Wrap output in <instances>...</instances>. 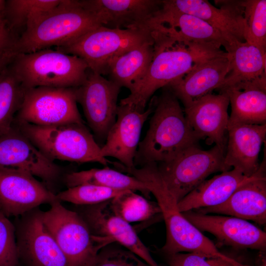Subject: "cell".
Masks as SVG:
<instances>
[{"label": "cell", "mask_w": 266, "mask_h": 266, "mask_svg": "<svg viewBox=\"0 0 266 266\" xmlns=\"http://www.w3.org/2000/svg\"><path fill=\"white\" fill-rule=\"evenodd\" d=\"M266 252L259 251L254 266H266Z\"/></svg>", "instance_id": "cell-41"}, {"label": "cell", "mask_w": 266, "mask_h": 266, "mask_svg": "<svg viewBox=\"0 0 266 266\" xmlns=\"http://www.w3.org/2000/svg\"><path fill=\"white\" fill-rule=\"evenodd\" d=\"M61 1V0H6L7 26L17 38L16 33L18 31L22 33L34 22L53 10Z\"/></svg>", "instance_id": "cell-31"}, {"label": "cell", "mask_w": 266, "mask_h": 266, "mask_svg": "<svg viewBox=\"0 0 266 266\" xmlns=\"http://www.w3.org/2000/svg\"><path fill=\"white\" fill-rule=\"evenodd\" d=\"M102 25L79 0H64L26 29L14 45L16 54L29 53L66 44Z\"/></svg>", "instance_id": "cell-4"}, {"label": "cell", "mask_w": 266, "mask_h": 266, "mask_svg": "<svg viewBox=\"0 0 266 266\" xmlns=\"http://www.w3.org/2000/svg\"><path fill=\"white\" fill-rule=\"evenodd\" d=\"M153 41L151 29H119L100 25L54 49L80 58L90 70L103 75L112 59Z\"/></svg>", "instance_id": "cell-7"}, {"label": "cell", "mask_w": 266, "mask_h": 266, "mask_svg": "<svg viewBox=\"0 0 266 266\" xmlns=\"http://www.w3.org/2000/svg\"><path fill=\"white\" fill-rule=\"evenodd\" d=\"M263 162L257 173L238 187L223 203L195 210L203 214H223L260 225L266 223V177Z\"/></svg>", "instance_id": "cell-22"}, {"label": "cell", "mask_w": 266, "mask_h": 266, "mask_svg": "<svg viewBox=\"0 0 266 266\" xmlns=\"http://www.w3.org/2000/svg\"><path fill=\"white\" fill-rule=\"evenodd\" d=\"M154 42H146L110 60L106 71L109 80L121 87L132 91L142 78L151 62Z\"/></svg>", "instance_id": "cell-28"}, {"label": "cell", "mask_w": 266, "mask_h": 266, "mask_svg": "<svg viewBox=\"0 0 266 266\" xmlns=\"http://www.w3.org/2000/svg\"><path fill=\"white\" fill-rule=\"evenodd\" d=\"M13 125L52 161L112 164L101 155V147L84 124L43 126L14 121Z\"/></svg>", "instance_id": "cell-5"}, {"label": "cell", "mask_w": 266, "mask_h": 266, "mask_svg": "<svg viewBox=\"0 0 266 266\" xmlns=\"http://www.w3.org/2000/svg\"><path fill=\"white\" fill-rule=\"evenodd\" d=\"M16 54L13 48L0 55V73L9 65Z\"/></svg>", "instance_id": "cell-39"}, {"label": "cell", "mask_w": 266, "mask_h": 266, "mask_svg": "<svg viewBox=\"0 0 266 266\" xmlns=\"http://www.w3.org/2000/svg\"><path fill=\"white\" fill-rule=\"evenodd\" d=\"M252 176L246 177L233 168L222 172L203 181L179 200L178 209L182 213L221 204Z\"/></svg>", "instance_id": "cell-25"}, {"label": "cell", "mask_w": 266, "mask_h": 266, "mask_svg": "<svg viewBox=\"0 0 266 266\" xmlns=\"http://www.w3.org/2000/svg\"><path fill=\"white\" fill-rule=\"evenodd\" d=\"M219 7L206 0H164L162 7L196 16L218 30L230 44L245 41L243 0H217Z\"/></svg>", "instance_id": "cell-17"}, {"label": "cell", "mask_w": 266, "mask_h": 266, "mask_svg": "<svg viewBox=\"0 0 266 266\" xmlns=\"http://www.w3.org/2000/svg\"><path fill=\"white\" fill-rule=\"evenodd\" d=\"M225 153L215 145L204 150L197 144L157 166L166 186L178 202L211 174L231 169L225 165Z\"/></svg>", "instance_id": "cell-9"}, {"label": "cell", "mask_w": 266, "mask_h": 266, "mask_svg": "<svg viewBox=\"0 0 266 266\" xmlns=\"http://www.w3.org/2000/svg\"><path fill=\"white\" fill-rule=\"evenodd\" d=\"M229 70L228 54L223 51L199 63L181 78L166 86L185 108L218 90Z\"/></svg>", "instance_id": "cell-21"}, {"label": "cell", "mask_w": 266, "mask_h": 266, "mask_svg": "<svg viewBox=\"0 0 266 266\" xmlns=\"http://www.w3.org/2000/svg\"><path fill=\"white\" fill-rule=\"evenodd\" d=\"M219 92L227 95L231 104L228 125L266 124V75Z\"/></svg>", "instance_id": "cell-24"}, {"label": "cell", "mask_w": 266, "mask_h": 266, "mask_svg": "<svg viewBox=\"0 0 266 266\" xmlns=\"http://www.w3.org/2000/svg\"><path fill=\"white\" fill-rule=\"evenodd\" d=\"M126 172L144 182L157 200L166 227V240L162 248L166 255L194 253L205 258L230 259L216 245L190 223L178 208V201L166 186L156 163L128 168Z\"/></svg>", "instance_id": "cell-3"}, {"label": "cell", "mask_w": 266, "mask_h": 266, "mask_svg": "<svg viewBox=\"0 0 266 266\" xmlns=\"http://www.w3.org/2000/svg\"><path fill=\"white\" fill-rule=\"evenodd\" d=\"M0 166L21 170L37 177L50 190L62 171L60 167L40 151L14 125L0 136Z\"/></svg>", "instance_id": "cell-13"}, {"label": "cell", "mask_w": 266, "mask_h": 266, "mask_svg": "<svg viewBox=\"0 0 266 266\" xmlns=\"http://www.w3.org/2000/svg\"><path fill=\"white\" fill-rule=\"evenodd\" d=\"M9 66L26 89L76 88L84 82L89 69L80 58L50 48L16 54Z\"/></svg>", "instance_id": "cell-6"}, {"label": "cell", "mask_w": 266, "mask_h": 266, "mask_svg": "<svg viewBox=\"0 0 266 266\" xmlns=\"http://www.w3.org/2000/svg\"><path fill=\"white\" fill-rule=\"evenodd\" d=\"M110 206L117 215L129 223L148 220L161 214L157 202L129 190L110 200Z\"/></svg>", "instance_id": "cell-32"}, {"label": "cell", "mask_w": 266, "mask_h": 266, "mask_svg": "<svg viewBox=\"0 0 266 266\" xmlns=\"http://www.w3.org/2000/svg\"><path fill=\"white\" fill-rule=\"evenodd\" d=\"M166 256L170 266H254L233 257L230 259L207 258L194 253H178Z\"/></svg>", "instance_id": "cell-37"}, {"label": "cell", "mask_w": 266, "mask_h": 266, "mask_svg": "<svg viewBox=\"0 0 266 266\" xmlns=\"http://www.w3.org/2000/svg\"><path fill=\"white\" fill-rule=\"evenodd\" d=\"M14 121L43 126L84 124L77 107L75 88L48 87L26 89Z\"/></svg>", "instance_id": "cell-10"}, {"label": "cell", "mask_w": 266, "mask_h": 266, "mask_svg": "<svg viewBox=\"0 0 266 266\" xmlns=\"http://www.w3.org/2000/svg\"><path fill=\"white\" fill-rule=\"evenodd\" d=\"M16 39L7 27H0V55L13 48Z\"/></svg>", "instance_id": "cell-38"}, {"label": "cell", "mask_w": 266, "mask_h": 266, "mask_svg": "<svg viewBox=\"0 0 266 266\" xmlns=\"http://www.w3.org/2000/svg\"><path fill=\"white\" fill-rule=\"evenodd\" d=\"M227 53L230 70L218 89L219 91L233 85L266 75V54L255 45L246 41H237L231 44Z\"/></svg>", "instance_id": "cell-27"}, {"label": "cell", "mask_w": 266, "mask_h": 266, "mask_svg": "<svg viewBox=\"0 0 266 266\" xmlns=\"http://www.w3.org/2000/svg\"><path fill=\"white\" fill-rule=\"evenodd\" d=\"M129 190H120L94 185H80L67 188L56 194L60 201L77 205H91L111 200Z\"/></svg>", "instance_id": "cell-34"}, {"label": "cell", "mask_w": 266, "mask_h": 266, "mask_svg": "<svg viewBox=\"0 0 266 266\" xmlns=\"http://www.w3.org/2000/svg\"><path fill=\"white\" fill-rule=\"evenodd\" d=\"M156 97L153 114L134 159L138 167L168 162L200 140L191 128L179 100L167 86Z\"/></svg>", "instance_id": "cell-2"}, {"label": "cell", "mask_w": 266, "mask_h": 266, "mask_svg": "<svg viewBox=\"0 0 266 266\" xmlns=\"http://www.w3.org/2000/svg\"><path fill=\"white\" fill-rule=\"evenodd\" d=\"M6 0H0V27L7 26L5 18Z\"/></svg>", "instance_id": "cell-40"}, {"label": "cell", "mask_w": 266, "mask_h": 266, "mask_svg": "<svg viewBox=\"0 0 266 266\" xmlns=\"http://www.w3.org/2000/svg\"><path fill=\"white\" fill-rule=\"evenodd\" d=\"M26 91L9 65L0 73V136L13 127Z\"/></svg>", "instance_id": "cell-30"}, {"label": "cell", "mask_w": 266, "mask_h": 266, "mask_svg": "<svg viewBox=\"0 0 266 266\" xmlns=\"http://www.w3.org/2000/svg\"><path fill=\"white\" fill-rule=\"evenodd\" d=\"M121 88L90 69L84 82L75 88L76 101L81 104L89 126L100 142L106 140L116 121Z\"/></svg>", "instance_id": "cell-11"}, {"label": "cell", "mask_w": 266, "mask_h": 266, "mask_svg": "<svg viewBox=\"0 0 266 266\" xmlns=\"http://www.w3.org/2000/svg\"><path fill=\"white\" fill-rule=\"evenodd\" d=\"M154 55L144 75L130 95L120 100L144 111L160 88L181 78L196 65L224 50L211 45L188 40L171 28L153 25Z\"/></svg>", "instance_id": "cell-1"}, {"label": "cell", "mask_w": 266, "mask_h": 266, "mask_svg": "<svg viewBox=\"0 0 266 266\" xmlns=\"http://www.w3.org/2000/svg\"><path fill=\"white\" fill-rule=\"evenodd\" d=\"M245 41L266 51V0H243Z\"/></svg>", "instance_id": "cell-33"}, {"label": "cell", "mask_w": 266, "mask_h": 266, "mask_svg": "<svg viewBox=\"0 0 266 266\" xmlns=\"http://www.w3.org/2000/svg\"><path fill=\"white\" fill-rule=\"evenodd\" d=\"M58 200L56 194L24 171L0 166V210L17 216Z\"/></svg>", "instance_id": "cell-15"}, {"label": "cell", "mask_w": 266, "mask_h": 266, "mask_svg": "<svg viewBox=\"0 0 266 266\" xmlns=\"http://www.w3.org/2000/svg\"><path fill=\"white\" fill-rule=\"evenodd\" d=\"M230 104L227 95H207L185 107V117L192 130L207 144H215L226 151Z\"/></svg>", "instance_id": "cell-19"}, {"label": "cell", "mask_w": 266, "mask_h": 266, "mask_svg": "<svg viewBox=\"0 0 266 266\" xmlns=\"http://www.w3.org/2000/svg\"><path fill=\"white\" fill-rule=\"evenodd\" d=\"M114 243L102 248L90 266H151L134 253Z\"/></svg>", "instance_id": "cell-35"}, {"label": "cell", "mask_w": 266, "mask_h": 266, "mask_svg": "<svg viewBox=\"0 0 266 266\" xmlns=\"http://www.w3.org/2000/svg\"><path fill=\"white\" fill-rule=\"evenodd\" d=\"M148 23L166 26L185 38L194 42L219 48L223 46L226 52L230 47V44L218 30L203 20L189 14L161 7Z\"/></svg>", "instance_id": "cell-26"}, {"label": "cell", "mask_w": 266, "mask_h": 266, "mask_svg": "<svg viewBox=\"0 0 266 266\" xmlns=\"http://www.w3.org/2000/svg\"><path fill=\"white\" fill-rule=\"evenodd\" d=\"M81 6L102 26L113 29H149L147 23L162 7L159 0H83Z\"/></svg>", "instance_id": "cell-20"}, {"label": "cell", "mask_w": 266, "mask_h": 266, "mask_svg": "<svg viewBox=\"0 0 266 266\" xmlns=\"http://www.w3.org/2000/svg\"><path fill=\"white\" fill-rule=\"evenodd\" d=\"M0 266H20L15 239V229L0 210Z\"/></svg>", "instance_id": "cell-36"}, {"label": "cell", "mask_w": 266, "mask_h": 266, "mask_svg": "<svg viewBox=\"0 0 266 266\" xmlns=\"http://www.w3.org/2000/svg\"><path fill=\"white\" fill-rule=\"evenodd\" d=\"M156 100V96L152 97L148 108L144 111L119 103L116 121L108 133L105 144L100 148L103 157L114 158L126 168L134 166L142 128L154 111Z\"/></svg>", "instance_id": "cell-14"}, {"label": "cell", "mask_w": 266, "mask_h": 266, "mask_svg": "<svg viewBox=\"0 0 266 266\" xmlns=\"http://www.w3.org/2000/svg\"><path fill=\"white\" fill-rule=\"evenodd\" d=\"M182 213L200 231L213 234L220 245L266 252V233L247 220L194 210Z\"/></svg>", "instance_id": "cell-16"}, {"label": "cell", "mask_w": 266, "mask_h": 266, "mask_svg": "<svg viewBox=\"0 0 266 266\" xmlns=\"http://www.w3.org/2000/svg\"><path fill=\"white\" fill-rule=\"evenodd\" d=\"M266 137V124L228 125L225 166L246 177L254 175L260 166L259 156Z\"/></svg>", "instance_id": "cell-23"}, {"label": "cell", "mask_w": 266, "mask_h": 266, "mask_svg": "<svg viewBox=\"0 0 266 266\" xmlns=\"http://www.w3.org/2000/svg\"><path fill=\"white\" fill-rule=\"evenodd\" d=\"M41 217L69 266H90L102 248L115 242L109 237L92 234L80 215L58 200L50 204L49 210L41 211Z\"/></svg>", "instance_id": "cell-8"}, {"label": "cell", "mask_w": 266, "mask_h": 266, "mask_svg": "<svg viewBox=\"0 0 266 266\" xmlns=\"http://www.w3.org/2000/svg\"><path fill=\"white\" fill-rule=\"evenodd\" d=\"M110 200L94 205H79L77 213L92 234L109 237L150 266H159L133 227L113 211Z\"/></svg>", "instance_id": "cell-18"}, {"label": "cell", "mask_w": 266, "mask_h": 266, "mask_svg": "<svg viewBox=\"0 0 266 266\" xmlns=\"http://www.w3.org/2000/svg\"><path fill=\"white\" fill-rule=\"evenodd\" d=\"M65 181L67 188L80 185H94L120 190L138 191L147 198L150 194L142 181L107 166L68 173L65 176Z\"/></svg>", "instance_id": "cell-29"}, {"label": "cell", "mask_w": 266, "mask_h": 266, "mask_svg": "<svg viewBox=\"0 0 266 266\" xmlns=\"http://www.w3.org/2000/svg\"><path fill=\"white\" fill-rule=\"evenodd\" d=\"M41 211L34 209L21 215L15 231L20 264L22 262L23 266H69L44 226Z\"/></svg>", "instance_id": "cell-12"}]
</instances>
